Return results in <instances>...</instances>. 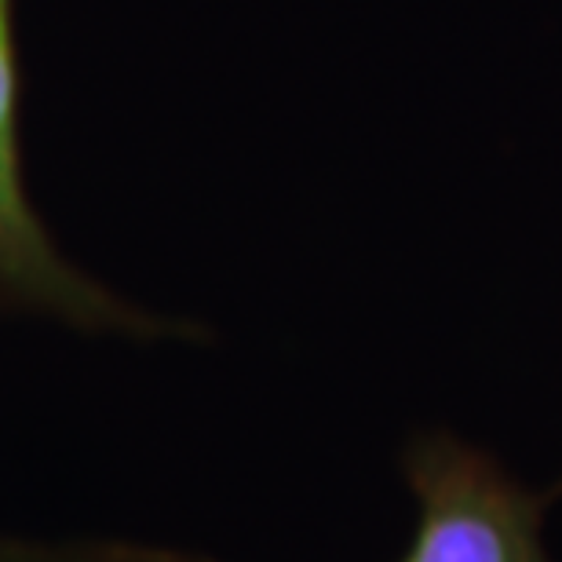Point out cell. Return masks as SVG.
I'll use <instances>...</instances> for the list:
<instances>
[{
    "mask_svg": "<svg viewBox=\"0 0 562 562\" xmlns=\"http://www.w3.org/2000/svg\"><path fill=\"white\" fill-rule=\"evenodd\" d=\"M15 85L11 0H0V292L70 314L77 322H121L117 303L52 249L41 220L33 216L19 168Z\"/></svg>",
    "mask_w": 562,
    "mask_h": 562,
    "instance_id": "6da1fadb",
    "label": "cell"
},
{
    "mask_svg": "<svg viewBox=\"0 0 562 562\" xmlns=\"http://www.w3.org/2000/svg\"><path fill=\"white\" fill-rule=\"evenodd\" d=\"M0 562H205L125 541H22L0 537Z\"/></svg>",
    "mask_w": 562,
    "mask_h": 562,
    "instance_id": "3957f363",
    "label": "cell"
},
{
    "mask_svg": "<svg viewBox=\"0 0 562 562\" xmlns=\"http://www.w3.org/2000/svg\"><path fill=\"white\" fill-rule=\"evenodd\" d=\"M424 519L406 562H544L530 515L468 460L435 457L420 468Z\"/></svg>",
    "mask_w": 562,
    "mask_h": 562,
    "instance_id": "7a4b0ae2",
    "label": "cell"
}]
</instances>
